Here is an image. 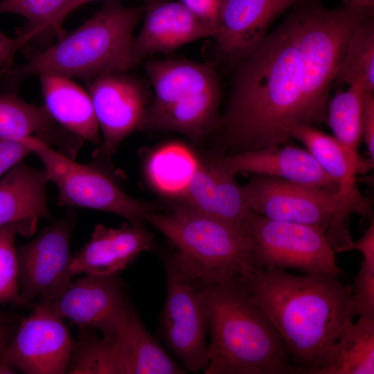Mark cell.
Listing matches in <instances>:
<instances>
[{"mask_svg":"<svg viewBox=\"0 0 374 374\" xmlns=\"http://www.w3.org/2000/svg\"><path fill=\"white\" fill-rule=\"evenodd\" d=\"M239 61L222 127V153L286 144L290 129L326 121L328 96L355 28L371 16L344 3L299 0Z\"/></svg>","mask_w":374,"mask_h":374,"instance_id":"cell-1","label":"cell"},{"mask_svg":"<svg viewBox=\"0 0 374 374\" xmlns=\"http://www.w3.org/2000/svg\"><path fill=\"white\" fill-rule=\"evenodd\" d=\"M238 280L281 337L298 374H316L356 317L353 287L338 277L255 268Z\"/></svg>","mask_w":374,"mask_h":374,"instance_id":"cell-2","label":"cell"},{"mask_svg":"<svg viewBox=\"0 0 374 374\" xmlns=\"http://www.w3.org/2000/svg\"><path fill=\"white\" fill-rule=\"evenodd\" d=\"M210 343L204 374H296L285 344L238 279L199 283Z\"/></svg>","mask_w":374,"mask_h":374,"instance_id":"cell-3","label":"cell"},{"mask_svg":"<svg viewBox=\"0 0 374 374\" xmlns=\"http://www.w3.org/2000/svg\"><path fill=\"white\" fill-rule=\"evenodd\" d=\"M142 12L139 8L110 1L52 46L2 71L1 84L8 93H15L21 81L34 75L53 74L88 81L105 73L126 72L137 64L132 53L134 31Z\"/></svg>","mask_w":374,"mask_h":374,"instance_id":"cell-4","label":"cell"},{"mask_svg":"<svg viewBox=\"0 0 374 374\" xmlns=\"http://www.w3.org/2000/svg\"><path fill=\"white\" fill-rule=\"evenodd\" d=\"M146 221L166 237L177 261L199 283L224 284L253 269L244 231L233 224L182 204L169 213H152Z\"/></svg>","mask_w":374,"mask_h":374,"instance_id":"cell-5","label":"cell"},{"mask_svg":"<svg viewBox=\"0 0 374 374\" xmlns=\"http://www.w3.org/2000/svg\"><path fill=\"white\" fill-rule=\"evenodd\" d=\"M248 208L267 218L319 227L335 252L353 249L346 220L352 213L372 211V202L357 189L340 193L326 188L263 175L241 186Z\"/></svg>","mask_w":374,"mask_h":374,"instance_id":"cell-6","label":"cell"},{"mask_svg":"<svg viewBox=\"0 0 374 374\" xmlns=\"http://www.w3.org/2000/svg\"><path fill=\"white\" fill-rule=\"evenodd\" d=\"M154 91L144 127L179 132L199 140L217 125L221 90L214 69L186 60L149 62Z\"/></svg>","mask_w":374,"mask_h":374,"instance_id":"cell-7","label":"cell"},{"mask_svg":"<svg viewBox=\"0 0 374 374\" xmlns=\"http://www.w3.org/2000/svg\"><path fill=\"white\" fill-rule=\"evenodd\" d=\"M22 142L39 159L49 181L57 187L59 206L109 212L138 225H145L147 216L158 211V204L127 195L116 180L110 166L94 161L77 163L33 138Z\"/></svg>","mask_w":374,"mask_h":374,"instance_id":"cell-8","label":"cell"},{"mask_svg":"<svg viewBox=\"0 0 374 374\" xmlns=\"http://www.w3.org/2000/svg\"><path fill=\"white\" fill-rule=\"evenodd\" d=\"M243 231L253 268L294 269L334 277L342 272L326 231L319 227L274 220L252 211Z\"/></svg>","mask_w":374,"mask_h":374,"instance_id":"cell-9","label":"cell"},{"mask_svg":"<svg viewBox=\"0 0 374 374\" xmlns=\"http://www.w3.org/2000/svg\"><path fill=\"white\" fill-rule=\"evenodd\" d=\"M166 296L160 315L161 336L191 373L208 364V321L199 284L179 264L172 253L164 259Z\"/></svg>","mask_w":374,"mask_h":374,"instance_id":"cell-10","label":"cell"},{"mask_svg":"<svg viewBox=\"0 0 374 374\" xmlns=\"http://www.w3.org/2000/svg\"><path fill=\"white\" fill-rule=\"evenodd\" d=\"M75 213L70 210L30 242L16 247L21 295L28 303H52L69 288L73 276L71 240Z\"/></svg>","mask_w":374,"mask_h":374,"instance_id":"cell-11","label":"cell"},{"mask_svg":"<svg viewBox=\"0 0 374 374\" xmlns=\"http://www.w3.org/2000/svg\"><path fill=\"white\" fill-rule=\"evenodd\" d=\"M88 82V92L103 135V141L92 154L93 161L109 166L121 143L144 127L145 92L141 83L125 72L100 75Z\"/></svg>","mask_w":374,"mask_h":374,"instance_id":"cell-12","label":"cell"},{"mask_svg":"<svg viewBox=\"0 0 374 374\" xmlns=\"http://www.w3.org/2000/svg\"><path fill=\"white\" fill-rule=\"evenodd\" d=\"M1 356L26 374L66 373L74 341L51 303L37 302Z\"/></svg>","mask_w":374,"mask_h":374,"instance_id":"cell-13","label":"cell"},{"mask_svg":"<svg viewBox=\"0 0 374 374\" xmlns=\"http://www.w3.org/2000/svg\"><path fill=\"white\" fill-rule=\"evenodd\" d=\"M51 305L57 314L79 328L98 330L105 338L119 330L132 308L119 274H86L71 283Z\"/></svg>","mask_w":374,"mask_h":374,"instance_id":"cell-14","label":"cell"},{"mask_svg":"<svg viewBox=\"0 0 374 374\" xmlns=\"http://www.w3.org/2000/svg\"><path fill=\"white\" fill-rule=\"evenodd\" d=\"M209 163L234 177L238 172H250L332 191L338 189L337 183L323 171L307 149L287 143L235 154L220 153Z\"/></svg>","mask_w":374,"mask_h":374,"instance_id":"cell-15","label":"cell"},{"mask_svg":"<svg viewBox=\"0 0 374 374\" xmlns=\"http://www.w3.org/2000/svg\"><path fill=\"white\" fill-rule=\"evenodd\" d=\"M299 0H219L214 39L220 53L239 62L269 33L271 24Z\"/></svg>","mask_w":374,"mask_h":374,"instance_id":"cell-16","label":"cell"},{"mask_svg":"<svg viewBox=\"0 0 374 374\" xmlns=\"http://www.w3.org/2000/svg\"><path fill=\"white\" fill-rule=\"evenodd\" d=\"M215 30L181 2L159 0L148 2L143 26L134 37L132 53L138 63L142 58L166 53L212 37Z\"/></svg>","mask_w":374,"mask_h":374,"instance_id":"cell-17","label":"cell"},{"mask_svg":"<svg viewBox=\"0 0 374 374\" xmlns=\"http://www.w3.org/2000/svg\"><path fill=\"white\" fill-rule=\"evenodd\" d=\"M153 234L145 225L126 223L118 228L97 224L90 240L73 258V276L119 274L141 253L152 249Z\"/></svg>","mask_w":374,"mask_h":374,"instance_id":"cell-18","label":"cell"},{"mask_svg":"<svg viewBox=\"0 0 374 374\" xmlns=\"http://www.w3.org/2000/svg\"><path fill=\"white\" fill-rule=\"evenodd\" d=\"M0 137L19 141L33 138L72 159L83 142L60 125L44 106L26 103L14 93L0 95Z\"/></svg>","mask_w":374,"mask_h":374,"instance_id":"cell-19","label":"cell"},{"mask_svg":"<svg viewBox=\"0 0 374 374\" xmlns=\"http://www.w3.org/2000/svg\"><path fill=\"white\" fill-rule=\"evenodd\" d=\"M184 206L243 230L252 211L247 206L241 186L234 176L219 170L211 163L200 164L184 194Z\"/></svg>","mask_w":374,"mask_h":374,"instance_id":"cell-20","label":"cell"},{"mask_svg":"<svg viewBox=\"0 0 374 374\" xmlns=\"http://www.w3.org/2000/svg\"><path fill=\"white\" fill-rule=\"evenodd\" d=\"M39 77L44 107L63 128L100 145V129L89 92L72 78L53 74Z\"/></svg>","mask_w":374,"mask_h":374,"instance_id":"cell-21","label":"cell"},{"mask_svg":"<svg viewBox=\"0 0 374 374\" xmlns=\"http://www.w3.org/2000/svg\"><path fill=\"white\" fill-rule=\"evenodd\" d=\"M44 168L19 162L0 179V226L28 219L53 220L48 204Z\"/></svg>","mask_w":374,"mask_h":374,"instance_id":"cell-22","label":"cell"},{"mask_svg":"<svg viewBox=\"0 0 374 374\" xmlns=\"http://www.w3.org/2000/svg\"><path fill=\"white\" fill-rule=\"evenodd\" d=\"M289 134L305 146L323 171L337 183L340 193L358 189L357 175L373 168V160L360 157L357 151L313 125H296L290 129Z\"/></svg>","mask_w":374,"mask_h":374,"instance_id":"cell-23","label":"cell"},{"mask_svg":"<svg viewBox=\"0 0 374 374\" xmlns=\"http://www.w3.org/2000/svg\"><path fill=\"white\" fill-rule=\"evenodd\" d=\"M106 339L116 342L125 374H180L186 371L152 337L133 308L117 333Z\"/></svg>","mask_w":374,"mask_h":374,"instance_id":"cell-24","label":"cell"},{"mask_svg":"<svg viewBox=\"0 0 374 374\" xmlns=\"http://www.w3.org/2000/svg\"><path fill=\"white\" fill-rule=\"evenodd\" d=\"M374 318L359 317L330 348L316 374H373Z\"/></svg>","mask_w":374,"mask_h":374,"instance_id":"cell-25","label":"cell"},{"mask_svg":"<svg viewBox=\"0 0 374 374\" xmlns=\"http://www.w3.org/2000/svg\"><path fill=\"white\" fill-rule=\"evenodd\" d=\"M200 162L185 145L172 143L154 150L145 163V175L159 193L180 198Z\"/></svg>","mask_w":374,"mask_h":374,"instance_id":"cell-26","label":"cell"},{"mask_svg":"<svg viewBox=\"0 0 374 374\" xmlns=\"http://www.w3.org/2000/svg\"><path fill=\"white\" fill-rule=\"evenodd\" d=\"M355 86L374 93V18L362 21L346 46L334 86Z\"/></svg>","mask_w":374,"mask_h":374,"instance_id":"cell-27","label":"cell"},{"mask_svg":"<svg viewBox=\"0 0 374 374\" xmlns=\"http://www.w3.org/2000/svg\"><path fill=\"white\" fill-rule=\"evenodd\" d=\"M66 373L124 374L115 342L99 337L95 330L80 328L74 341Z\"/></svg>","mask_w":374,"mask_h":374,"instance_id":"cell-28","label":"cell"},{"mask_svg":"<svg viewBox=\"0 0 374 374\" xmlns=\"http://www.w3.org/2000/svg\"><path fill=\"white\" fill-rule=\"evenodd\" d=\"M368 92L348 86L337 91L328 105L326 121L338 141L357 151L362 140L364 100Z\"/></svg>","mask_w":374,"mask_h":374,"instance_id":"cell-29","label":"cell"},{"mask_svg":"<svg viewBox=\"0 0 374 374\" xmlns=\"http://www.w3.org/2000/svg\"><path fill=\"white\" fill-rule=\"evenodd\" d=\"M38 219H28L0 226V305L34 306L21 295L15 241L18 234L28 236L35 231Z\"/></svg>","mask_w":374,"mask_h":374,"instance_id":"cell-30","label":"cell"},{"mask_svg":"<svg viewBox=\"0 0 374 374\" xmlns=\"http://www.w3.org/2000/svg\"><path fill=\"white\" fill-rule=\"evenodd\" d=\"M69 0H2L1 13L22 16L28 25L21 33H30L34 38L44 33L49 21L63 8Z\"/></svg>","mask_w":374,"mask_h":374,"instance_id":"cell-31","label":"cell"},{"mask_svg":"<svg viewBox=\"0 0 374 374\" xmlns=\"http://www.w3.org/2000/svg\"><path fill=\"white\" fill-rule=\"evenodd\" d=\"M355 316L374 318V267L361 264L353 288Z\"/></svg>","mask_w":374,"mask_h":374,"instance_id":"cell-32","label":"cell"},{"mask_svg":"<svg viewBox=\"0 0 374 374\" xmlns=\"http://www.w3.org/2000/svg\"><path fill=\"white\" fill-rule=\"evenodd\" d=\"M32 153L24 142L0 137V177Z\"/></svg>","mask_w":374,"mask_h":374,"instance_id":"cell-33","label":"cell"},{"mask_svg":"<svg viewBox=\"0 0 374 374\" xmlns=\"http://www.w3.org/2000/svg\"><path fill=\"white\" fill-rule=\"evenodd\" d=\"M33 39L30 33H21L11 38L0 31V66L3 67V71L11 67L16 53Z\"/></svg>","mask_w":374,"mask_h":374,"instance_id":"cell-34","label":"cell"},{"mask_svg":"<svg viewBox=\"0 0 374 374\" xmlns=\"http://www.w3.org/2000/svg\"><path fill=\"white\" fill-rule=\"evenodd\" d=\"M362 140L366 145L369 158L374 161V93H367L364 97Z\"/></svg>","mask_w":374,"mask_h":374,"instance_id":"cell-35","label":"cell"},{"mask_svg":"<svg viewBox=\"0 0 374 374\" xmlns=\"http://www.w3.org/2000/svg\"><path fill=\"white\" fill-rule=\"evenodd\" d=\"M193 13L215 30L219 0H181Z\"/></svg>","mask_w":374,"mask_h":374,"instance_id":"cell-36","label":"cell"},{"mask_svg":"<svg viewBox=\"0 0 374 374\" xmlns=\"http://www.w3.org/2000/svg\"><path fill=\"white\" fill-rule=\"evenodd\" d=\"M23 317L0 310V351L12 339Z\"/></svg>","mask_w":374,"mask_h":374,"instance_id":"cell-37","label":"cell"},{"mask_svg":"<svg viewBox=\"0 0 374 374\" xmlns=\"http://www.w3.org/2000/svg\"><path fill=\"white\" fill-rule=\"evenodd\" d=\"M353 249L359 251L362 255L361 264L374 267V223L366 230L363 235L353 242Z\"/></svg>","mask_w":374,"mask_h":374,"instance_id":"cell-38","label":"cell"},{"mask_svg":"<svg viewBox=\"0 0 374 374\" xmlns=\"http://www.w3.org/2000/svg\"><path fill=\"white\" fill-rule=\"evenodd\" d=\"M95 0H69L63 8L46 25L44 32L57 29L68 15L78 7ZM147 3L159 0H145Z\"/></svg>","mask_w":374,"mask_h":374,"instance_id":"cell-39","label":"cell"},{"mask_svg":"<svg viewBox=\"0 0 374 374\" xmlns=\"http://www.w3.org/2000/svg\"><path fill=\"white\" fill-rule=\"evenodd\" d=\"M344 3L358 8L374 9V0H345Z\"/></svg>","mask_w":374,"mask_h":374,"instance_id":"cell-40","label":"cell"},{"mask_svg":"<svg viewBox=\"0 0 374 374\" xmlns=\"http://www.w3.org/2000/svg\"><path fill=\"white\" fill-rule=\"evenodd\" d=\"M17 369L0 356V374L17 373Z\"/></svg>","mask_w":374,"mask_h":374,"instance_id":"cell-41","label":"cell"}]
</instances>
